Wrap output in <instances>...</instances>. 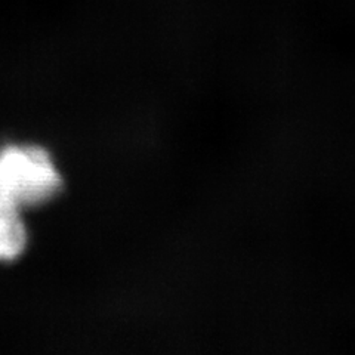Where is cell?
I'll use <instances>...</instances> for the list:
<instances>
[{"label":"cell","instance_id":"1","mask_svg":"<svg viewBox=\"0 0 355 355\" xmlns=\"http://www.w3.org/2000/svg\"><path fill=\"white\" fill-rule=\"evenodd\" d=\"M62 190V176L51 154L37 146L0 150V198L18 209L39 207Z\"/></svg>","mask_w":355,"mask_h":355},{"label":"cell","instance_id":"2","mask_svg":"<svg viewBox=\"0 0 355 355\" xmlns=\"http://www.w3.org/2000/svg\"><path fill=\"white\" fill-rule=\"evenodd\" d=\"M27 228L21 209L0 198V262L19 258L27 246Z\"/></svg>","mask_w":355,"mask_h":355}]
</instances>
